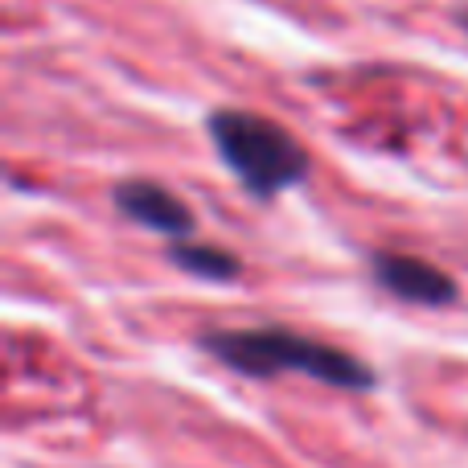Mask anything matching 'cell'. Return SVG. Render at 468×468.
Here are the masks:
<instances>
[{
  "label": "cell",
  "instance_id": "6da1fadb",
  "mask_svg": "<svg viewBox=\"0 0 468 468\" xmlns=\"http://www.w3.org/2000/svg\"><path fill=\"white\" fill-rule=\"evenodd\" d=\"M202 346L218 357L222 366L239 374H250V378H267V374L280 370H296L308 374L316 382H329V387L341 390H366L374 382V374L357 362L354 354L337 346H324L316 337H304V333L292 329H218L206 333Z\"/></svg>",
  "mask_w": 468,
  "mask_h": 468
},
{
  "label": "cell",
  "instance_id": "7a4b0ae2",
  "mask_svg": "<svg viewBox=\"0 0 468 468\" xmlns=\"http://www.w3.org/2000/svg\"><path fill=\"white\" fill-rule=\"evenodd\" d=\"M210 140L218 148L222 165L250 189L255 197H275L280 189L304 181L308 153L292 132H283L275 120L255 112H214L210 115Z\"/></svg>",
  "mask_w": 468,
  "mask_h": 468
},
{
  "label": "cell",
  "instance_id": "3957f363",
  "mask_svg": "<svg viewBox=\"0 0 468 468\" xmlns=\"http://www.w3.org/2000/svg\"><path fill=\"white\" fill-rule=\"evenodd\" d=\"M112 197L123 218L140 222L144 230L169 234V239H189V234H194V210H189L173 189L156 186V181H140V177L120 181Z\"/></svg>",
  "mask_w": 468,
  "mask_h": 468
},
{
  "label": "cell",
  "instance_id": "277c9868",
  "mask_svg": "<svg viewBox=\"0 0 468 468\" xmlns=\"http://www.w3.org/2000/svg\"><path fill=\"white\" fill-rule=\"evenodd\" d=\"M374 280L390 292V296L407 300V304H452L456 300V283L452 275H444L436 263L415 255H374L370 263Z\"/></svg>",
  "mask_w": 468,
  "mask_h": 468
},
{
  "label": "cell",
  "instance_id": "5b68a950",
  "mask_svg": "<svg viewBox=\"0 0 468 468\" xmlns=\"http://www.w3.org/2000/svg\"><path fill=\"white\" fill-rule=\"evenodd\" d=\"M169 259L181 267V271L197 275V280H234L239 275V259L222 247H210V242H173Z\"/></svg>",
  "mask_w": 468,
  "mask_h": 468
},
{
  "label": "cell",
  "instance_id": "8992f818",
  "mask_svg": "<svg viewBox=\"0 0 468 468\" xmlns=\"http://www.w3.org/2000/svg\"><path fill=\"white\" fill-rule=\"evenodd\" d=\"M461 25H464V29H468V8H464V13H461Z\"/></svg>",
  "mask_w": 468,
  "mask_h": 468
}]
</instances>
